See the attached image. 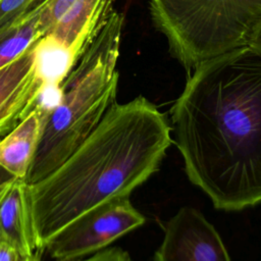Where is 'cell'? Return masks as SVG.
Returning a JSON list of instances; mask_svg holds the SVG:
<instances>
[{
	"label": "cell",
	"instance_id": "5b68a950",
	"mask_svg": "<svg viewBox=\"0 0 261 261\" xmlns=\"http://www.w3.org/2000/svg\"><path fill=\"white\" fill-rule=\"evenodd\" d=\"M146 221L128 196L116 197L90 210L62 229L46 245L53 261H74L104 250Z\"/></svg>",
	"mask_w": 261,
	"mask_h": 261
},
{
	"label": "cell",
	"instance_id": "7c38bea8",
	"mask_svg": "<svg viewBox=\"0 0 261 261\" xmlns=\"http://www.w3.org/2000/svg\"><path fill=\"white\" fill-rule=\"evenodd\" d=\"M43 7L17 22L0 29V68L13 61L44 36L40 21Z\"/></svg>",
	"mask_w": 261,
	"mask_h": 261
},
{
	"label": "cell",
	"instance_id": "7a4b0ae2",
	"mask_svg": "<svg viewBox=\"0 0 261 261\" xmlns=\"http://www.w3.org/2000/svg\"><path fill=\"white\" fill-rule=\"evenodd\" d=\"M165 114L143 96L113 103L88 139L55 170L29 185L38 250L77 218L128 196L155 173L171 144Z\"/></svg>",
	"mask_w": 261,
	"mask_h": 261
},
{
	"label": "cell",
	"instance_id": "4fadbf2b",
	"mask_svg": "<svg viewBox=\"0 0 261 261\" xmlns=\"http://www.w3.org/2000/svg\"><path fill=\"white\" fill-rule=\"evenodd\" d=\"M49 0H0V29L17 22Z\"/></svg>",
	"mask_w": 261,
	"mask_h": 261
},
{
	"label": "cell",
	"instance_id": "5bb4252c",
	"mask_svg": "<svg viewBox=\"0 0 261 261\" xmlns=\"http://www.w3.org/2000/svg\"><path fill=\"white\" fill-rule=\"evenodd\" d=\"M74 261H133L129 254L120 248H108L101 250L90 257H85Z\"/></svg>",
	"mask_w": 261,
	"mask_h": 261
},
{
	"label": "cell",
	"instance_id": "2e32d148",
	"mask_svg": "<svg viewBox=\"0 0 261 261\" xmlns=\"http://www.w3.org/2000/svg\"><path fill=\"white\" fill-rule=\"evenodd\" d=\"M15 177H13L10 173H8L5 169H3L0 166V198L4 194V192L7 190L9 185L12 182V180Z\"/></svg>",
	"mask_w": 261,
	"mask_h": 261
},
{
	"label": "cell",
	"instance_id": "6da1fadb",
	"mask_svg": "<svg viewBox=\"0 0 261 261\" xmlns=\"http://www.w3.org/2000/svg\"><path fill=\"white\" fill-rule=\"evenodd\" d=\"M195 186L224 211L261 203V52L238 48L189 73L170 109Z\"/></svg>",
	"mask_w": 261,
	"mask_h": 261
},
{
	"label": "cell",
	"instance_id": "9a60e30c",
	"mask_svg": "<svg viewBox=\"0 0 261 261\" xmlns=\"http://www.w3.org/2000/svg\"><path fill=\"white\" fill-rule=\"evenodd\" d=\"M24 258L12 247L0 241V261H22Z\"/></svg>",
	"mask_w": 261,
	"mask_h": 261
},
{
	"label": "cell",
	"instance_id": "e0dca14e",
	"mask_svg": "<svg viewBox=\"0 0 261 261\" xmlns=\"http://www.w3.org/2000/svg\"><path fill=\"white\" fill-rule=\"evenodd\" d=\"M251 48L257 50V51H260L261 52V23L253 38V40L251 41L250 45H249Z\"/></svg>",
	"mask_w": 261,
	"mask_h": 261
},
{
	"label": "cell",
	"instance_id": "8fae6325",
	"mask_svg": "<svg viewBox=\"0 0 261 261\" xmlns=\"http://www.w3.org/2000/svg\"><path fill=\"white\" fill-rule=\"evenodd\" d=\"M77 61L72 47L52 35H45L35 45V67L43 85H60Z\"/></svg>",
	"mask_w": 261,
	"mask_h": 261
},
{
	"label": "cell",
	"instance_id": "ba28073f",
	"mask_svg": "<svg viewBox=\"0 0 261 261\" xmlns=\"http://www.w3.org/2000/svg\"><path fill=\"white\" fill-rule=\"evenodd\" d=\"M36 43L0 68V140L37 105L43 83L35 67Z\"/></svg>",
	"mask_w": 261,
	"mask_h": 261
},
{
	"label": "cell",
	"instance_id": "9c48e42d",
	"mask_svg": "<svg viewBox=\"0 0 261 261\" xmlns=\"http://www.w3.org/2000/svg\"><path fill=\"white\" fill-rule=\"evenodd\" d=\"M0 241L23 257L39 251L31 213L29 185L23 178H14L0 198Z\"/></svg>",
	"mask_w": 261,
	"mask_h": 261
},
{
	"label": "cell",
	"instance_id": "52a82bcc",
	"mask_svg": "<svg viewBox=\"0 0 261 261\" xmlns=\"http://www.w3.org/2000/svg\"><path fill=\"white\" fill-rule=\"evenodd\" d=\"M115 0H49L40 21L52 35L73 48L77 60L101 32L114 9Z\"/></svg>",
	"mask_w": 261,
	"mask_h": 261
},
{
	"label": "cell",
	"instance_id": "30bf717a",
	"mask_svg": "<svg viewBox=\"0 0 261 261\" xmlns=\"http://www.w3.org/2000/svg\"><path fill=\"white\" fill-rule=\"evenodd\" d=\"M50 112V109L37 104L0 140V166L13 177L25 179Z\"/></svg>",
	"mask_w": 261,
	"mask_h": 261
},
{
	"label": "cell",
	"instance_id": "3957f363",
	"mask_svg": "<svg viewBox=\"0 0 261 261\" xmlns=\"http://www.w3.org/2000/svg\"><path fill=\"white\" fill-rule=\"evenodd\" d=\"M124 15L114 10L61 84L62 98L51 110L25 177L41 180L62 164L93 133L115 103Z\"/></svg>",
	"mask_w": 261,
	"mask_h": 261
},
{
	"label": "cell",
	"instance_id": "277c9868",
	"mask_svg": "<svg viewBox=\"0 0 261 261\" xmlns=\"http://www.w3.org/2000/svg\"><path fill=\"white\" fill-rule=\"evenodd\" d=\"M153 25L190 73L201 63L249 46L261 23V0H148Z\"/></svg>",
	"mask_w": 261,
	"mask_h": 261
},
{
	"label": "cell",
	"instance_id": "8992f818",
	"mask_svg": "<svg viewBox=\"0 0 261 261\" xmlns=\"http://www.w3.org/2000/svg\"><path fill=\"white\" fill-rule=\"evenodd\" d=\"M154 261H230L214 226L197 209L181 207L165 224Z\"/></svg>",
	"mask_w": 261,
	"mask_h": 261
}]
</instances>
